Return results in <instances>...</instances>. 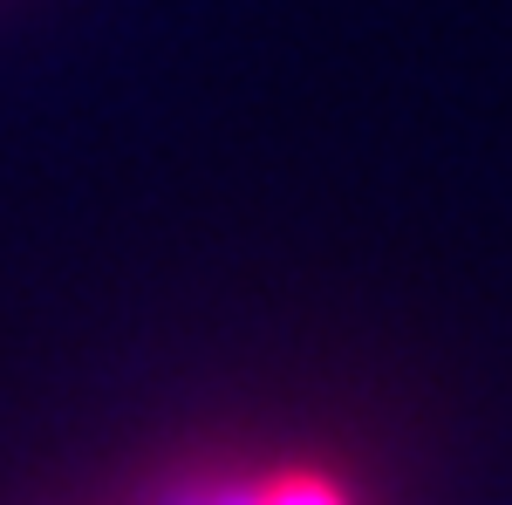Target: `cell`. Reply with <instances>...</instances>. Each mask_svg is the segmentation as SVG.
I'll return each instance as SVG.
<instances>
[{
    "label": "cell",
    "mask_w": 512,
    "mask_h": 505,
    "mask_svg": "<svg viewBox=\"0 0 512 505\" xmlns=\"http://www.w3.org/2000/svg\"><path fill=\"white\" fill-rule=\"evenodd\" d=\"M103 505H383L321 451H178L144 465Z\"/></svg>",
    "instance_id": "cell-1"
}]
</instances>
